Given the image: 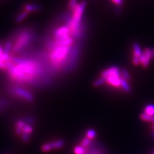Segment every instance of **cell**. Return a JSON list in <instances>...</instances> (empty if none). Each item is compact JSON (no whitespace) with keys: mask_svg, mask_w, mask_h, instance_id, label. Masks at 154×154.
<instances>
[{"mask_svg":"<svg viewBox=\"0 0 154 154\" xmlns=\"http://www.w3.org/2000/svg\"><path fill=\"white\" fill-rule=\"evenodd\" d=\"M10 78L18 83H29L41 74V65L33 60L12 57L7 68Z\"/></svg>","mask_w":154,"mask_h":154,"instance_id":"obj_1","label":"cell"},{"mask_svg":"<svg viewBox=\"0 0 154 154\" xmlns=\"http://www.w3.org/2000/svg\"><path fill=\"white\" fill-rule=\"evenodd\" d=\"M36 37L35 26H26L17 29L8 38L12 43L11 54H16L25 50L35 40Z\"/></svg>","mask_w":154,"mask_h":154,"instance_id":"obj_2","label":"cell"},{"mask_svg":"<svg viewBox=\"0 0 154 154\" xmlns=\"http://www.w3.org/2000/svg\"><path fill=\"white\" fill-rule=\"evenodd\" d=\"M73 46H58L46 48L48 59L53 67L57 69H59L62 66L67 63V61H69Z\"/></svg>","mask_w":154,"mask_h":154,"instance_id":"obj_3","label":"cell"},{"mask_svg":"<svg viewBox=\"0 0 154 154\" xmlns=\"http://www.w3.org/2000/svg\"><path fill=\"white\" fill-rule=\"evenodd\" d=\"M100 77L105 79L106 83L114 88H121V71L118 66H111L103 70Z\"/></svg>","mask_w":154,"mask_h":154,"instance_id":"obj_4","label":"cell"},{"mask_svg":"<svg viewBox=\"0 0 154 154\" xmlns=\"http://www.w3.org/2000/svg\"><path fill=\"white\" fill-rule=\"evenodd\" d=\"M21 8L23 9L24 11H25L30 14L41 12L42 9V7L39 2L36 1H30L24 3L21 7Z\"/></svg>","mask_w":154,"mask_h":154,"instance_id":"obj_5","label":"cell"},{"mask_svg":"<svg viewBox=\"0 0 154 154\" xmlns=\"http://www.w3.org/2000/svg\"><path fill=\"white\" fill-rule=\"evenodd\" d=\"M12 93L15 94L18 97L21 98L25 101L29 102H32L34 98H33V95L27 91L26 90L20 88H14L12 89Z\"/></svg>","mask_w":154,"mask_h":154,"instance_id":"obj_6","label":"cell"},{"mask_svg":"<svg viewBox=\"0 0 154 154\" xmlns=\"http://www.w3.org/2000/svg\"><path fill=\"white\" fill-rule=\"evenodd\" d=\"M152 59V50L151 48H146L143 51V54L139 58V60H140V64H141L143 68H147L151 60Z\"/></svg>","mask_w":154,"mask_h":154,"instance_id":"obj_7","label":"cell"},{"mask_svg":"<svg viewBox=\"0 0 154 154\" xmlns=\"http://www.w3.org/2000/svg\"><path fill=\"white\" fill-rule=\"evenodd\" d=\"M28 16L29 14L27 12L24 11L22 8H20V10L18 11L14 16V21L17 24H20L23 21H25Z\"/></svg>","mask_w":154,"mask_h":154,"instance_id":"obj_8","label":"cell"},{"mask_svg":"<svg viewBox=\"0 0 154 154\" xmlns=\"http://www.w3.org/2000/svg\"><path fill=\"white\" fill-rule=\"evenodd\" d=\"M132 52H133V57L140 58L141 55L143 54V51L141 50V48L139 45V43L135 42L132 44Z\"/></svg>","mask_w":154,"mask_h":154,"instance_id":"obj_9","label":"cell"},{"mask_svg":"<svg viewBox=\"0 0 154 154\" xmlns=\"http://www.w3.org/2000/svg\"><path fill=\"white\" fill-rule=\"evenodd\" d=\"M121 89L126 93H131L132 89L131 87L129 84L128 82H127L126 80H125L123 77L122 76V82H121Z\"/></svg>","mask_w":154,"mask_h":154,"instance_id":"obj_10","label":"cell"},{"mask_svg":"<svg viewBox=\"0 0 154 154\" xmlns=\"http://www.w3.org/2000/svg\"><path fill=\"white\" fill-rule=\"evenodd\" d=\"M50 146L51 147L52 150L54 149H60L62 148L64 145V142L63 140H61V139H58V140L54 141L49 143Z\"/></svg>","mask_w":154,"mask_h":154,"instance_id":"obj_11","label":"cell"},{"mask_svg":"<svg viewBox=\"0 0 154 154\" xmlns=\"http://www.w3.org/2000/svg\"><path fill=\"white\" fill-rule=\"evenodd\" d=\"M139 118L144 122L154 123V116H149L144 112H143L139 115Z\"/></svg>","mask_w":154,"mask_h":154,"instance_id":"obj_12","label":"cell"},{"mask_svg":"<svg viewBox=\"0 0 154 154\" xmlns=\"http://www.w3.org/2000/svg\"><path fill=\"white\" fill-rule=\"evenodd\" d=\"M144 112L151 116H154V105L152 104L146 105L144 109Z\"/></svg>","mask_w":154,"mask_h":154,"instance_id":"obj_13","label":"cell"},{"mask_svg":"<svg viewBox=\"0 0 154 154\" xmlns=\"http://www.w3.org/2000/svg\"><path fill=\"white\" fill-rule=\"evenodd\" d=\"M91 144V140H90L89 139H88L86 137H85L80 142V146L87 149L88 150L89 148L90 147Z\"/></svg>","mask_w":154,"mask_h":154,"instance_id":"obj_14","label":"cell"},{"mask_svg":"<svg viewBox=\"0 0 154 154\" xmlns=\"http://www.w3.org/2000/svg\"><path fill=\"white\" fill-rule=\"evenodd\" d=\"M87 154H105V153L102 149L97 148H92V146H90Z\"/></svg>","mask_w":154,"mask_h":154,"instance_id":"obj_15","label":"cell"},{"mask_svg":"<svg viewBox=\"0 0 154 154\" xmlns=\"http://www.w3.org/2000/svg\"><path fill=\"white\" fill-rule=\"evenodd\" d=\"M121 75L125 80H126L128 82H131L132 81V77L126 69H123L121 70Z\"/></svg>","mask_w":154,"mask_h":154,"instance_id":"obj_16","label":"cell"},{"mask_svg":"<svg viewBox=\"0 0 154 154\" xmlns=\"http://www.w3.org/2000/svg\"><path fill=\"white\" fill-rule=\"evenodd\" d=\"M96 132H95L94 129H92V128L88 129L85 132V137L89 139L90 140H93V139H94L96 137Z\"/></svg>","mask_w":154,"mask_h":154,"instance_id":"obj_17","label":"cell"},{"mask_svg":"<svg viewBox=\"0 0 154 154\" xmlns=\"http://www.w3.org/2000/svg\"><path fill=\"white\" fill-rule=\"evenodd\" d=\"M73 152L75 154H87L88 150L80 145L76 146L73 149Z\"/></svg>","mask_w":154,"mask_h":154,"instance_id":"obj_18","label":"cell"},{"mask_svg":"<svg viewBox=\"0 0 154 154\" xmlns=\"http://www.w3.org/2000/svg\"><path fill=\"white\" fill-rule=\"evenodd\" d=\"M77 4V0H68V3H67V8H68L69 12H73L74 9L76 7Z\"/></svg>","mask_w":154,"mask_h":154,"instance_id":"obj_19","label":"cell"},{"mask_svg":"<svg viewBox=\"0 0 154 154\" xmlns=\"http://www.w3.org/2000/svg\"><path fill=\"white\" fill-rule=\"evenodd\" d=\"M104 83H106L105 79L103 78V77H100L99 79L94 81L93 85L94 87V88H98V87L102 85Z\"/></svg>","mask_w":154,"mask_h":154,"instance_id":"obj_20","label":"cell"},{"mask_svg":"<svg viewBox=\"0 0 154 154\" xmlns=\"http://www.w3.org/2000/svg\"><path fill=\"white\" fill-rule=\"evenodd\" d=\"M22 132L23 133H26V134H30L31 133H32L33 132V127H31L30 125H26L25 127H24L22 129Z\"/></svg>","mask_w":154,"mask_h":154,"instance_id":"obj_21","label":"cell"},{"mask_svg":"<svg viewBox=\"0 0 154 154\" xmlns=\"http://www.w3.org/2000/svg\"><path fill=\"white\" fill-rule=\"evenodd\" d=\"M123 10L122 7H118V6H114L113 8V12L116 16H119L122 14Z\"/></svg>","mask_w":154,"mask_h":154,"instance_id":"obj_22","label":"cell"},{"mask_svg":"<svg viewBox=\"0 0 154 154\" xmlns=\"http://www.w3.org/2000/svg\"><path fill=\"white\" fill-rule=\"evenodd\" d=\"M51 150H52V149H51V147L49 143L43 144V145L41 147V150L43 152H50Z\"/></svg>","mask_w":154,"mask_h":154,"instance_id":"obj_23","label":"cell"},{"mask_svg":"<svg viewBox=\"0 0 154 154\" xmlns=\"http://www.w3.org/2000/svg\"><path fill=\"white\" fill-rule=\"evenodd\" d=\"M110 1L114 5V6L122 7L124 3V0H110Z\"/></svg>","mask_w":154,"mask_h":154,"instance_id":"obj_24","label":"cell"},{"mask_svg":"<svg viewBox=\"0 0 154 154\" xmlns=\"http://www.w3.org/2000/svg\"><path fill=\"white\" fill-rule=\"evenodd\" d=\"M26 125L25 122H24L22 120H18V121L16 123V127L19 128L20 129H23V128Z\"/></svg>","mask_w":154,"mask_h":154,"instance_id":"obj_25","label":"cell"},{"mask_svg":"<svg viewBox=\"0 0 154 154\" xmlns=\"http://www.w3.org/2000/svg\"><path fill=\"white\" fill-rule=\"evenodd\" d=\"M21 136L22 140L24 143H27L29 141V139H30V136H29V134H28L22 132Z\"/></svg>","mask_w":154,"mask_h":154,"instance_id":"obj_26","label":"cell"},{"mask_svg":"<svg viewBox=\"0 0 154 154\" xmlns=\"http://www.w3.org/2000/svg\"><path fill=\"white\" fill-rule=\"evenodd\" d=\"M132 64L134 65V66H138L140 64V60H139V59L137 57H132Z\"/></svg>","mask_w":154,"mask_h":154,"instance_id":"obj_27","label":"cell"},{"mask_svg":"<svg viewBox=\"0 0 154 154\" xmlns=\"http://www.w3.org/2000/svg\"><path fill=\"white\" fill-rule=\"evenodd\" d=\"M8 62H5L0 60V69H7Z\"/></svg>","mask_w":154,"mask_h":154,"instance_id":"obj_28","label":"cell"},{"mask_svg":"<svg viewBox=\"0 0 154 154\" xmlns=\"http://www.w3.org/2000/svg\"><path fill=\"white\" fill-rule=\"evenodd\" d=\"M10 1H11V0H0V4H3V3H5L7 2H8Z\"/></svg>","mask_w":154,"mask_h":154,"instance_id":"obj_29","label":"cell"},{"mask_svg":"<svg viewBox=\"0 0 154 154\" xmlns=\"http://www.w3.org/2000/svg\"><path fill=\"white\" fill-rule=\"evenodd\" d=\"M152 50V59H154V47L151 49Z\"/></svg>","mask_w":154,"mask_h":154,"instance_id":"obj_30","label":"cell"},{"mask_svg":"<svg viewBox=\"0 0 154 154\" xmlns=\"http://www.w3.org/2000/svg\"><path fill=\"white\" fill-rule=\"evenodd\" d=\"M3 53V48L1 47V46H0V56H1L2 55V54Z\"/></svg>","mask_w":154,"mask_h":154,"instance_id":"obj_31","label":"cell"},{"mask_svg":"<svg viewBox=\"0 0 154 154\" xmlns=\"http://www.w3.org/2000/svg\"><path fill=\"white\" fill-rule=\"evenodd\" d=\"M152 131H154V123H153V125H152Z\"/></svg>","mask_w":154,"mask_h":154,"instance_id":"obj_32","label":"cell"},{"mask_svg":"<svg viewBox=\"0 0 154 154\" xmlns=\"http://www.w3.org/2000/svg\"><path fill=\"white\" fill-rule=\"evenodd\" d=\"M152 137L154 138V131H152Z\"/></svg>","mask_w":154,"mask_h":154,"instance_id":"obj_33","label":"cell"},{"mask_svg":"<svg viewBox=\"0 0 154 154\" xmlns=\"http://www.w3.org/2000/svg\"><path fill=\"white\" fill-rule=\"evenodd\" d=\"M89 1H91V2H96V0H89Z\"/></svg>","mask_w":154,"mask_h":154,"instance_id":"obj_34","label":"cell"},{"mask_svg":"<svg viewBox=\"0 0 154 154\" xmlns=\"http://www.w3.org/2000/svg\"><path fill=\"white\" fill-rule=\"evenodd\" d=\"M151 154H154V150H153V151L151 152Z\"/></svg>","mask_w":154,"mask_h":154,"instance_id":"obj_35","label":"cell"}]
</instances>
